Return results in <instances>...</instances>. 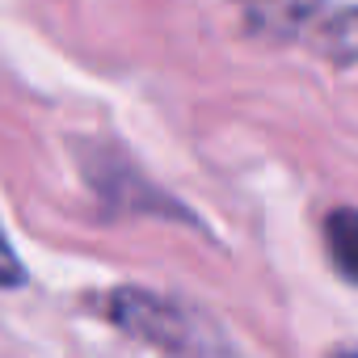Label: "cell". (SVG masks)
Instances as JSON below:
<instances>
[{
	"label": "cell",
	"instance_id": "3957f363",
	"mask_svg": "<svg viewBox=\"0 0 358 358\" xmlns=\"http://www.w3.org/2000/svg\"><path fill=\"white\" fill-rule=\"evenodd\" d=\"M337 358H358V354H354V350H341V354H337Z\"/></svg>",
	"mask_w": 358,
	"mask_h": 358
},
{
	"label": "cell",
	"instance_id": "6da1fadb",
	"mask_svg": "<svg viewBox=\"0 0 358 358\" xmlns=\"http://www.w3.org/2000/svg\"><path fill=\"white\" fill-rule=\"evenodd\" d=\"M354 228H358V220H354V211H333V220L324 224V236H329V245H333V262H337V270H341V278H354Z\"/></svg>",
	"mask_w": 358,
	"mask_h": 358
},
{
	"label": "cell",
	"instance_id": "7a4b0ae2",
	"mask_svg": "<svg viewBox=\"0 0 358 358\" xmlns=\"http://www.w3.org/2000/svg\"><path fill=\"white\" fill-rule=\"evenodd\" d=\"M22 278H26V270H22V262L13 257L5 232H0V287H22Z\"/></svg>",
	"mask_w": 358,
	"mask_h": 358
}]
</instances>
